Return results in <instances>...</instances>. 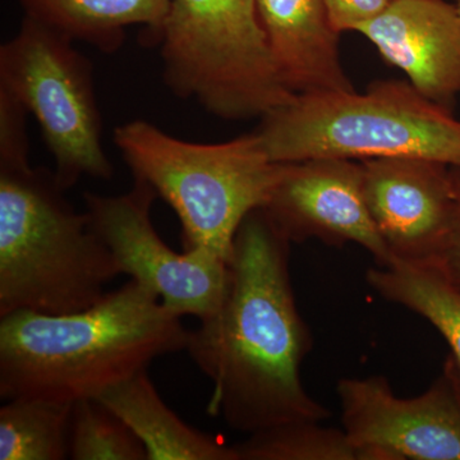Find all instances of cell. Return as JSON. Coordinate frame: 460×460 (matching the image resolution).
Returning a JSON list of instances; mask_svg holds the SVG:
<instances>
[{
  "mask_svg": "<svg viewBox=\"0 0 460 460\" xmlns=\"http://www.w3.org/2000/svg\"><path fill=\"white\" fill-rule=\"evenodd\" d=\"M96 399L137 436L147 460H239L234 447L181 420L156 392L147 370Z\"/></svg>",
  "mask_w": 460,
  "mask_h": 460,
  "instance_id": "cell-14",
  "label": "cell"
},
{
  "mask_svg": "<svg viewBox=\"0 0 460 460\" xmlns=\"http://www.w3.org/2000/svg\"><path fill=\"white\" fill-rule=\"evenodd\" d=\"M361 163L368 211L393 259L434 265L456 220L458 198L453 166L422 157Z\"/></svg>",
  "mask_w": 460,
  "mask_h": 460,
  "instance_id": "cell-11",
  "label": "cell"
},
{
  "mask_svg": "<svg viewBox=\"0 0 460 460\" xmlns=\"http://www.w3.org/2000/svg\"><path fill=\"white\" fill-rule=\"evenodd\" d=\"M345 434L361 460H460V376L452 357L423 394L395 396L384 376L337 387Z\"/></svg>",
  "mask_w": 460,
  "mask_h": 460,
  "instance_id": "cell-9",
  "label": "cell"
},
{
  "mask_svg": "<svg viewBox=\"0 0 460 460\" xmlns=\"http://www.w3.org/2000/svg\"><path fill=\"white\" fill-rule=\"evenodd\" d=\"M368 286L431 323L450 347L460 376V289L438 266L394 260L366 272Z\"/></svg>",
  "mask_w": 460,
  "mask_h": 460,
  "instance_id": "cell-16",
  "label": "cell"
},
{
  "mask_svg": "<svg viewBox=\"0 0 460 460\" xmlns=\"http://www.w3.org/2000/svg\"><path fill=\"white\" fill-rule=\"evenodd\" d=\"M54 171L0 164V316L86 310L122 275Z\"/></svg>",
  "mask_w": 460,
  "mask_h": 460,
  "instance_id": "cell-3",
  "label": "cell"
},
{
  "mask_svg": "<svg viewBox=\"0 0 460 460\" xmlns=\"http://www.w3.org/2000/svg\"><path fill=\"white\" fill-rule=\"evenodd\" d=\"M278 71L295 95L354 91L325 0H256Z\"/></svg>",
  "mask_w": 460,
  "mask_h": 460,
  "instance_id": "cell-13",
  "label": "cell"
},
{
  "mask_svg": "<svg viewBox=\"0 0 460 460\" xmlns=\"http://www.w3.org/2000/svg\"><path fill=\"white\" fill-rule=\"evenodd\" d=\"M330 17L339 32L357 31L380 14L392 0H325Z\"/></svg>",
  "mask_w": 460,
  "mask_h": 460,
  "instance_id": "cell-20",
  "label": "cell"
},
{
  "mask_svg": "<svg viewBox=\"0 0 460 460\" xmlns=\"http://www.w3.org/2000/svg\"><path fill=\"white\" fill-rule=\"evenodd\" d=\"M257 135L274 163L422 157L460 169V120L402 81L296 95Z\"/></svg>",
  "mask_w": 460,
  "mask_h": 460,
  "instance_id": "cell-4",
  "label": "cell"
},
{
  "mask_svg": "<svg viewBox=\"0 0 460 460\" xmlns=\"http://www.w3.org/2000/svg\"><path fill=\"white\" fill-rule=\"evenodd\" d=\"M113 140L133 177L177 214L184 250L204 248L228 262L239 226L265 206L279 174L257 132L198 144L137 119L117 127Z\"/></svg>",
  "mask_w": 460,
  "mask_h": 460,
  "instance_id": "cell-5",
  "label": "cell"
},
{
  "mask_svg": "<svg viewBox=\"0 0 460 460\" xmlns=\"http://www.w3.org/2000/svg\"><path fill=\"white\" fill-rule=\"evenodd\" d=\"M262 208L290 243L310 238L330 246L356 243L370 252L378 266L394 260L372 222L363 190L362 163L345 159L280 163Z\"/></svg>",
  "mask_w": 460,
  "mask_h": 460,
  "instance_id": "cell-10",
  "label": "cell"
},
{
  "mask_svg": "<svg viewBox=\"0 0 460 460\" xmlns=\"http://www.w3.org/2000/svg\"><path fill=\"white\" fill-rule=\"evenodd\" d=\"M357 32L398 66L411 86L452 109L460 93V16L445 0H392Z\"/></svg>",
  "mask_w": 460,
  "mask_h": 460,
  "instance_id": "cell-12",
  "label": "cell"
},
{
  "mask_svg": "<svg viewBox=\"0 0 460 460\" xmlns=\"http://www.w3.org/2000/svg\"><path fill=\"white\" fill-rule=\"evenodd\" d=\"M456 183V213L452 234L445 246L443 253L438 257L434 266H438L441 271L449 278L460 289V169L454 168Z\"/></svg>",
  "mask_w": 460,
  "mask_h": 460,
  "instance_id": "cell-21",
  "label": "cell"
},
{
  "mask_svg": "<svg viewBox=\"0 0 460 460\" xmlns=\"http://www.w3.org/2000/svg\"><path fill=\"white\" fill-rule=\"evenodd\" d=\"M289 247L262 208L248 214L233 243L222 304L187 337L184 350L213 383L208 413L248 435L330 417L302 383L313 338L296 308Z\"/></svg>",
  "mask_w": 460,
  "mask_h": 460,
  "instance_id": "cell-1",
  "label": "cell"
},
{
  "mask_svg": "<svg viewBox=\"0 0 460 460\" xmlns=\"http://www.w3.org/2000/svg\"><path fill=\"white\" fill-rule=\"evenodd\" d=\"M0 408V460L69 458L72 402L18 398Z\"/></svg>",
  "mask_w": 460,
  "mask_h": 460,
  "instance_id": "cell-17",
  "label": "cell"
},
{
  "mask_svg": "<svg viewBox=\"0 0 460 460\" xmlns=\"http://www.w3.org/2000/svg\"><path fill=\"white\" fill-rule=\"evenodd\" d=\"M454 4H456V9H458L460 16V0H454Z\"/></svg>",
  "mask_w": 460,
  "mask_h": 460,
  "instance_id": "cell-22",
  "label": "cell"
},
{
  "mask_svg": "<svg viewBox=\"0 0 460 460\" xmlns=\"http://www.w3.org/2000/svg\"><path fill=\"white\" fill-rule=\"evenodd\" d=\"M69 458L75 460H147L132 429L98 399L74 402L69 429Z\"/></svg>",
  "mask_w": 460,
  "mask_h": 460,
  "instance_id": "cell-19",
  "label": "cell"
},
{
  "mask_svg": "<svg viewBox=\"0 0 460 460\" xmlns=\"http://www.w3.org/2000/svg\"><path fill=\"white\" fill-rule=\"evenodd\" d=\"M25 16L74 41L102 53L122 47L126 30L144 26L148 44H156L171 0H17Z\"/></svg>",
  "mask_w": 460,
  "mask_h": 460,
  "instance_id": "cell-15",
  "label": "cell"
},
{
  "mask_svg": "<svg viewBox=\"0 0 460 460\" xmlns=\"http://www.w3.org/2000/svg\"><path fill=\"white\" fill-rule=\"evenodd\" d=\"M317 420H293L233 445L239 460H361L345 431Z\"/></svg>",
  "mask_w": 460,
  "mask_h": 460,
  "instance_id": "cell-18",
  "label": "cell"
},
{
  "mask_svg": "<svg viewBox=\"0 0 460 460\" xmlns=\"http://www.w3.org/2000/svg\"><path fill=\"white\" fill-rule=\"evenodd\" d=\"M74 42L25 16L0 47V89L38 120L65 190L83 177L108 181L114 172L102 145L93 66Z\"/></svg>",
  "mask_w": 460,
  "mask_h": 460,
  "instance_id": "cell-7",
  "label": "cell"
},
{
  "mask_svg": "<svg viewBox=\"0 0 460 460\" xmlns=\"http://www.w3.org/2000/svg\"><path fill=\"white\" fill-rule=\"evenodd\" d=\"M157 193L135 178L128 192L104 196L84 192L91 226L107 244L122 274L159 296L169 311L204 320L222 304L228 261L204 248L175 252L154 226Z\"/></svg>",
  "mask_w": 460,
  "mask_h": 460,
  "instance_id": "cell-8",
  "label": "cell"
},
{
  "mask_svg": "<svg viewBox=\"0 0 460 460\" xmlns=\"http://www.w3.org/2000/svg\"><path fill=\"white\" fill-rule=\"evenodd\" d=\"M136 280L77 313L0 316V396L74 402L96 399L186 349L189 330Z\"/></svg>",
  "mask_w": 460,
  "mask_h": 460,
  "instance_id": "cell-2",
  "label": "cell"
},
{
  "mask_svg": "<svg viewBox=\"0 0 460 460\" xmlns=\"http://www.w3.org/2000/svg\"><path fill=\"white\" fill-rule=\"evenodd\" d=\"M156 44L166 86L220 119H262L295 99L256 0H171Z\"/></svg>",
  "mask_w": 460,
  "mask_h": 460,
  "instance_id": "cell-6",
  "label": "cell"
}]
</instances>
